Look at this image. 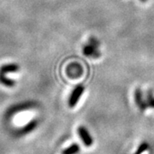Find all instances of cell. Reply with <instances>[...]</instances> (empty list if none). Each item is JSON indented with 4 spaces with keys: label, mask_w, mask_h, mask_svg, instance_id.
<instances>
[{
    "label": "cell",
    "mask_w": 154,
    "mask_h": 154,
    "mask_svg": "<svg viewBox=\"0 0 154 154\" xmlns=\"http://www.w3.org/2000/svg\"><path fill=\"white\" fill-rule=\"evenodd\" d=\"M150 147V146H149V144L147 142H146V141H144L142 143L140 144L139 146L137 147V150L134 152V154H142L144 152H146L147 150Z\"/></svg>",
    "instance_id": "cell-7"
},
{
    "label": "cell",
    "mask_w": 154,
    "mask_h": 154,
    "mask_svg": "<svg viewBox=\"0 0 154 154\" xmlns=\"http://www.w3.org/2000/svg\"><path fill=\"white\" fill-rule=\"evenodd\" d=\"M80 152V146L78 144H72L69 147L63 151V154H77Z\"/></svg>",
    "instance_id": "cell-6"
},
{
    "label": "cell",
    "mask_w": 154,
    "mask_h": 154,
    "mask_svg": "<svg viewBox=\"0 0 154 154\" xmlns=\"http://www.w3.org/2000/svg\"><path fill=\"white\" fill-rule=\"evenodd\" d=\"M99 43L96 38L94 37L89 39L88 44L84 46L83 52L84 54L88 57H99Z\"/></svg>",
    "instance_id": "cell-1"
},
{
    "label": "cell",
    "mask_w": 154,
    "mask_h": 154,
    "mask_svg": "<svg viewBox=\"0 0 154 154\" xmlns=\"http://www.w3.org/2000/svg\"><path fill=\"white\" fill-rule=\"evenodd\" d=\"M146 102L147 107L153 108L154 109V96H153V93H152V91H148Z\"/></svg>",
    "instance_id": "cell-8"
},
{
    "label": "cell",
    "mask_w": 154,
    "mask_h": 154,
    "mask_svg": "<svg viewBox=\"0 0 154 154\" xmlns=\"http://www.w3.org/2000/svg\"><path fill=\"white\" fill-rule=\"evenodd\" d=\"M134 99H135L136 105H138V107L140 108V110L144 111V110H146V108H148V107H147V105H146V100H145L143 98V94H142L141 90L139 89V88H137V89L135 90V93H134Z\"/></svg>",
    "instance_id": "cell-4"
},
{
    "label": "cell",
    "mask_w": 154,
    "mask_h": 154,
    "mask_svg": "<svg viewBox=\"0 0 154 154\" xmlns=\"http://www.w3.org/2000/svg\"><path fill=\"white\" fill-rule=\"evenodd\" d=\"M78 134L79 136L82 139V142L86 146H91L94 144V140L93 137L91 136V134H89L88 130L83 126H80L78 128Z\"/></svg>",
    "instance_id": "cell-3"
},
{
    "label": "cell",
    "mask_w": 154,
    "mask_h": 154,
    "mask_svg": "<svg viewBox=\"0 0 154 154\" xmlns=\"http://www.w3.org/2000/svg\"><path fill=\"white\" fill-rule=\"evenodd\" d=\"M68 75L72 78H75V77L80 76L82 73V67L80 64L78 63H73L69 67H68Z\"/></svg>",
    "instance_id": "cell-5"
},
{
    "label": "cell",
    "mask_w": 154,
    "mask_h": 154,
    "mask_svg": "<svg viewBox=\"0 0 154 154\" xmlns=\"http://www.w3.org/2000/svg\"><path fill=\"white\" fill-rule=\"evenodd\" d=\"M141 1H142V2H145V1H146V0H141Z\"/></svg>",
    "instance_id": "cell-9"
},
{
    "label": "cell",
    "mask_w": 154,
    "mask_h": 154,
    "mask_svg": "<svg viewBox=\"0 0 154 154\" xmlns=\"http://www.w3.org/2000/svg\"><path fill=\"white\" fill-rule=\"evenodd\" d=\"M84 90H85V88L82 85H78L76 88L73 90L69 99V106L70 108H74L78 104L82 95L84 93Z\"/></svg>",
    "instance_id": "cell-2"
}]
</instances>
